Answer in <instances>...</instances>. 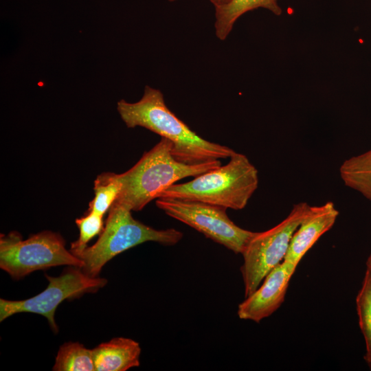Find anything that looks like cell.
I'll list each match as a JSON object with an SVG mask.
<instances>
[{
	"instance_id": "3957f363",
	"label": "cell",
	"mask_w": 371,
	"mask_h": 371,
	"mask_svg": "<svg viewBox=\"0 0 371 371\" xmlns=\"http://www.w3.org/2000/svg\"><path fill=\"white\" fill-rule=\"evenodd\" d=\"M258 172L247 157L235 153L229 162L182 183H174L158 198L197 201L225 209H244L258 187Z\"/></svg>"
},
{
	"instance_id": "7a4b0ae2",
	"label": "cell",
	"mask_w": 371,
	"mask_h": 371,
	"mask_svg": "<svg viewBox=\"0 0 371 371\" xmlns=\"http://www.w3.org/2000/svg\"><path fill=\"white\" fill-rule=\"evenodd\" d=\"M171 148V142L161 137L133 167L117 174L121 189L114 203L140 211L179 180L195 177L221 165L220 159L196 165L181 163L175 159Z\"/></svg>"
},
{
	"instance_id": "5b68a950",
	"label": "cell",
	"mask_w": 371,
	"mask_h": 371,
	"mask_svg": "<svg viewBox=\"0 0 371 371\" xmlns=\"http://www.w3.org/2000/svg\"><path fill=\"white\" fill-rule=\"evenodd\" d=\"M68 265L82 267L83 262L67 250L65 240L45 230L23 240L16 231L0 236V267L13 279L20 280L38 270Z\"/></svg>"
},
{
	"instance_id": "6da1fadb",
	"label": "cell",
	"mask_w": 371,
	"mask_h": 371,
	"mask_svg": "<svg viewBox=\"0 0 371 371\" xmlns=\"http://www.w3.org/2000/svg\"><path fill=\"white\" fill-rule=\"evenodd\" d=\"M117 109L128 128L144 127L171 142V153L181 163L200 164L228 159L236 153L228 146L197 135L169 109L162 93L149 86L145 87L138 102L121 100L117 103Z\"/></svg>"
},
{
	"instance_id": "9c48e42d",
	"label": "cell",
	"mask_w": 371,
	"mask_h": 371,
	"mask_svg": "<svg viewBox=\"0 0 371 371\" xmlns=\"http://www.w3.org/2000/svg\"><path fill=\"white\" fill-rule=\"evenodd\" d=\"M297 265L283 260L264 278L258 289L238 305L240 319L260 322L283 303Z\"/></svg>"
},
{
	"instance_id": "4fadbf2b",
	"label": "cell",
	"mask_w": 371,
	"mask_h": 371,
	"mask_svg": "<svg viewBox=\"0 0 371 371\" xmlns=\"http://www.w3.org/2000/svg\"><path fill=\"white\" fill-rule=\"evenodd\" d=\"M339 170L346 186L371 201V149L346 159Z\"/></svg>"
},
{
	"instance_id": "7c38bea8",
	"label": "cell",
	"mask_w": 371,
	"mask_h": 371,
	"mask_svg": "<svg viewBox=\"0 0 371 371\" xmlns=\"http://www.w3.org/2000/svg\"><path fill=\"white\" fill-rule=\"evenodd\" d=\"M214 7L216 35L221 41L229 35L237 19L247 12L261 8L276 15L282 14L278 0H229Z\"/></svg>"
},
{
	"instance_id": "ba28073f",
	"label": "cell",
	"mask_w": 371,
	"mask_h": 371,
	"mask_svg": "<svg viewBox=\"0 0 371 371\" xmlns=\"http://www.w3.org/2000/svg\"><path fill=\"white\" fill-rule=\"evenodd\" d=\"M49 284L38 295L23 300L0 299V321L20 313H32L47 318L52 331L58 332L54 315L58 306L65 300L80 297L85 293L97 292L104 286L107 280L91 277L80 267L69 266L60 276L45 275Z\"/></svg>"
},
{
	"instance_id": "8992f818",
	"label": "cell",
	"mask_w": 371,
	"mask_h": 371,
	"mask_svg": "<svg viewBox=\"0 0 371 371\" xmlns=\"http://www.w3.org/2000/svg\"><path fill=\"white\" fill-rule=\"evenodd\" d=\"M311 206L306 202L295 204L289 215L272 228L256 232L242 255L240 268L245 297L254 293L265 276L284 259L294 232L309 214Z\"/></svg>"
},
{
	"instance_id": "30bf717a",
	"label": "cell",
	"mask_w": 371,
	"mask_h": 371,
	"mask_svg": "<svg viewBox=\"0 0 371 371\" xmlns=\"http://www.w3.org/2000/svg\"><path fill=\"white\" fill-rule=\"evenodd\" d=\"M339 214L332 201L311 206L309 214L294 232L284 260L298 265L317 240L333 226Z\"/></svg>"
},
{
	"instance_id": "2e32d148",
	"label": "cell",
	"mask_w": 371,
	"mask_h": 371,
	"mask_svg": "<svg viewBox=\"0 0 371 371\" xmlns=\"http://www.w3.org/2000/svg\"><path fill=\"white\" fill-rule=\"evenodd\" d=\"M357 311L361 330L365 339L366 361L371 360V286L364 278L356 297Z\"/></svg>"
},
{
	"instance_id": "ffe728a7",
	"label": "cell",
	"mask_w": 371,
	"mask_h": 371,
	"mask_svg": "<svg viewBox=\"0 0 371 371\" xmlns=\"http://www.w3.org/2000/svg\"><path fill=\"white\" fill-rule=\"evenodd\" d=\"M367 363H368V365H369L370 367L371 368V360L367 361Z\"/></svg>"
},
{
	"instance_id": "277c9868",
	"label": "cell",
	"mask_w": 371,
	"mask_h": 371,
	"mask_svg": "<svg viewBox=\"0 0 371 371\" xmlns=\"http://www.w3.org/2000/svg\"><path fill=\"white\" fill-rule=\"evenodd\" d=\"M127 207L114 203L97 241L74 254L83 262L80 268L91 277H98L104 266L117 255L145 242L166 246L178 243L183 233L176 229H156L135 219Z\"/></svg>"
},
{
	"instance_id": "d6986e66",
	"label": "cell",
	"mask_w": 371,
	"mask_h": 371,
	"mask_svg": "<svg viewBox=\"0 0 371 371\" xmlns=\"http://www.w3.org/2000/svg\"><path fill=\"white\" fill-rule=\"evenodd\" d=\"M170 1H175V0H168ZM214 6L221 5L223 3H227L229 0H210Z\"/></svg>"
},
{
	"instance_id": "9a60e30c",
	"label": "cell",
	"mask_w": 371,
	"mask_h": 371,
	"mask_svg": "<svg viewBox=\"0 0 371 371\" xmlns=\"http://www.w3.org/2000/svg\"><path fill=\"white\" fill-rule=\"evenodd\" d=\"M121 189L117 174L103 172L94 181V197L89 203L88 211L104 216L116 201Z\"/></svg>"
},
{
	"instance_id": "52a82bcc",
	"label": "cell",
	"mask_w": 371,
	"mask_h": 371,
	"mask_svg": "<svg viewBox=\"0 0 371 371\" xmlns=\"http://www.w3.org/2000/svg\"><path fill=\"white\" fill-rule=\"evenodd\" d=\"M156 205L168 216L236 254H242L256 234L236 225L227 215V209L220 206L174 198L157 199Z\"/></svg>"
},
{
	"instance_id": "ac0fdd59",
	"label": "cell",
	"mask_w": 371,
	"mask_h": 371,
	"mask_svg": "<svg viewBox=\"0 0 371 371\" xmlns=\"http://www.w3.org/2000/svg\"><path fill=\"white\" fill-rule=\"evenodd\" d=\"M366 272L365 274V278L368 281L370 286H371V254L368 258L367 262H366Z\"/></svg>"
},
{
	"instance_id": "e0dca14e",
	"label": "cell",
	"mask_w": 371,
	"mask_h": 371,
	"mask_svg": "<svg viewBox=\"0 0 371 371\" xmlns=\"http://www.w3.org/2000/svg\"><path fill=\"white\" fill-rule=\"evenodd\" d=\"M103 216L94 212L87 211L83 216L76 219L79 237L71 244L70 251L73 254L82 251L91 239L100 234L104 227Z\"/></svg>"
},
{
	"instance_id": "5bb4252c",
	"label": "cell",
	"mask_w": 371,
	"mask_h": 371,
	"mask_svg": "<svg viewBox=\"0 0 371 371\" xmlns=\"http://www.w3.org/2000/svg\"><path fill=\"white\" fill-rule=\"evenodd\" d=\"M54 371H93L95 365L92 350L85 348L79 342H67L62 345L58 352Z\"/></svg>"
},
{
	"instance_id": "8fae6325",
	"label": "cell",
	"mask_w": 371,
	"mask_h": 371,
	"mask_svg": "<svg viewBox=\"0 0 371 371\" xmlns=\"http://www.w3.org/2000/svg\"><path fill=\"white\" fill-rule=\"evenodd\" d=\"M141 348L129 338L115 337L92 349L96 371H126L139 366Z\"/></svg>"
}]
</instances>
